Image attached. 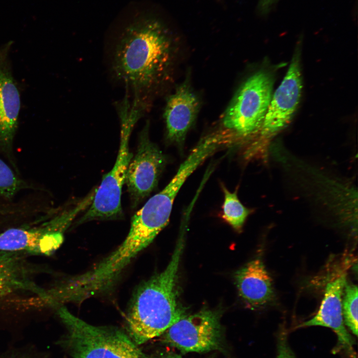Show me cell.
<instances>
[{
  "label": "cell",
  "instance_id": "3957f363",
  "mask_svg": "<svg viewBox=\"0 0 358 358\" xmlns=\"http://www.w3.org/2000/svg\"><path fill=\"white\" fill-rule=\"evenodd\" d=\"M120 119V145L116 161L111 170L103 176L95 189L93 200L78 224L93 220L119 219L123 216L121 206L122 189L127 169L133 157L129 150V139L132 129L141 114L131 108L126 100L118 104Z\"/></svg>",
  "mask_w": 358,
  "mask_h": 358
},
{
  "label": "cell",
  "instance_id": "7a4b0ae2",
  "mask_svg": "<svg viewBox=\"0 0 358 358\" xmlns=\"http://www.w3.org/2000/svg\"><path fill=\"white\" fill-rule=\"evenodd\" d=\"M183 244L180 237L166 268L141 283L132 295L126 320L129 336L137 345L164 333L185 315L178 304L176 292Z\"/></svg>",
  "mask_w": 358,
  "mask_h": 358
},
{
  "label": "cell",
  "instance_id": "5b68a950",
  "mask_svg": "<svg viewBox=\"0 0 358 358\" xmlns=\"http://www.w3.org/2000/svg\"><path fill=\"white\" fill-rule=\"evenodd\" d=\"M273 84L271 76L265 71L249 78L225 112L224 127L243 137L259 133L272 97Z\"/></svg>",
  "mask_w": 358,
  "mask_h": 358
},
{
  "label": "cell",
  "instance_id": "2e32d148",
  "mask_svg": "<svg viewBox=\"0 0 358 358\" xmlns=\"http://www.w3.org/2000/svg\"><path fill=\"white\" fill-rule=\"evenodd\" d=\"M342 298V313L345 325L358 335V287L346 282Z\"/></svg>",
  "mask_w": 358,
  "mask_h": 358
},
{
  "label": "cell",
  "instance_id": "d6986e66",
  "mask_svg": "<svg viewBox=\"0 0 358 358\" xmlns=\"http://www.w3.org/2000/svg\"><path fill=\"white\" fill-rule=\"evenodd\" d=\"M276 0H260L259 8L263 13H267Z\"/></svg>",
  "mask_w": 358,
  "mask_h": 358
},
{
  "label": "cell",
  "instance_id": "5bb4252c",
  "mask_svg": "<svg viewBox=\"0 0 358 358\" xmlns=\"http://www.w3.org/2000/svg\"><path fill=\"white\" fill-rule=\"evenodd\" d=\"M19 255V252L0 251V298L20 291L38 295L44 290L32 281Z\"/></svg>",
  "mask_w": 358,
  "mask_h": 358
},
{
  "label": "cell",
  "instance_id": "9a60e30c",
  "mask_svg": "<svg viewBox=\"0 0 358 358\" xmlns=\"http://www.w3.org/2000/svg\"><path fill=\"white\" fill-rule=\"evenodd\" d=\"M224 194L223 205V218L236 230H240L251 210L241 202L237 192H230L222 185Z\"/></svg>",
  "mask_w": 358,
  "mask_h": 358
},
{
  "label": "cell",
  "instance_id": "7c38bea8",
  "mask_svg": "<svg viewBox=\"0 0 358 358\" xmlns=\"http://www.w3.org/2000/svg\"><path fill=\"white\" fill-rule=\"evenodd\" d=\"M346 274L327 283L324 296L316 314L299 327L320 326L332 329L337 334L340 349L352 350L354 340L345 327L342 313V296Z\"/></svg>",
  "mask_w": 358,
  "mask_h": 358
},
{
  "label": "cell",
  "instance_id": "4fadbf2b",
  "mask_svg": "<svg viewBox=\"0 0 358 358\" xmlns=\"http://www.w3.org/2000/svg\"><path fill=\"white\" fill-rule=\"evenodd\" d=\"M235 280L239 295L251 308L262 307L274 299L271 277L259 258L236 271Z\"/></svg>",
  "mask_w": 358,
  "mask_h": 358
},
{
  "label": "cell",
  "instance_id": "277c9868",
  "mask_svg": "<svg viewBox=\"0 0 358 358\" xmlns=\"http://www.w3.org/2000/svg\"><path fill=\"white\" fill-rule=\"evenodd\" d=\"M58 314L68 332L73 358H151L118 328L90 324L60 306Z\"/></svg>",
  "mask_w": 358,
  "mask_h": 358
},
{
  "label": "cell",
  "instance_id": "ba28073f",
  "mask_svg": "<svg viewBox=\"0 0 358 358\" xmlns=\"http://www.w3.org/2000/svg\"><path fill=\"white\" fill-rule=\"evenodd\" d=\"M164 333L168 343L185 353L218 350L222 342L219 315L208 309L184 316Z\"/></svg>",
  "mask_w": 358,
  "mask_h": 358
},
{
  "label": "cell",
  "instance_id": "8992f818",
  "mask_svg": "<svg viewBox=\"0 0 358 358\" xmlns=\"http://www.w3.org/2000/svg\"><path fill=\"white\" fill-rule=\"evenodd\" d=\"M299 55L293 57L280 85L272 97L259 132L249 153L266 158L270 141L289 123L299 104L302 88Z\"/></svg>",
  "mask_w": 358,
  "mask_h": 358
},
{
  "label": "cell",
  "instance_id": "ac0fdd59",
  "mask_svg": "<svg viewBox=\"0 0 358 358\" xmlns=\"http://www.w3.org/2000/svg\"><path fill=\"white\" fill-rule=\"evenodd\" d=\"M276 358H296L290 349L286 337V334H280L278 341Z\"/></svg>",
  "mask_w": 358,
  "mask_h": 358
},
{
  "label": "cell",
  "instance_id": "30bf717a",
  "mask_svg": "<svg viewBox=\"0 0 358 358\" xmlns=\"http://www.w3.org/2000/svg\"><path fill=\"white\" fill-rule=\"evenodd\" d=\"M12 42L0 46V149L10 157L18 128L21 98L9 58Z\"/></svg>",
  "mask_w": 358,
  "mask_h": 358
},
{
  "label": "cell",
  "instance_id": "6da1fadb",
  "mask_svg": "<svg viewBox=\"0 0 358 358\" xmlns=\"http://www.w3.org/2000/svg\"><path fill=\"white\" fill-rule=\"evenodd\" d=\"M171 36L156 20H138L125 29L112 53V76L132 92V103L144 110L148 96L170 76L176 54Z\"/></svg>",
  "mask_w": 358,
  "mask_h": 358
},
{
  "label": "cell",
  "instance_id": "ffe728a7",
  "mask_svg": "<svg viewBox=\"0 0 358 358\" xmlns=\"http://www.w3.org/2000/svg\"><path fill=\"white\" fill-rule=\"evenodd\" d=\"M7 211V208L5 207H2L0 206V216L4 215L6 214Z\"/></svg>",
  "mask_w": 358,
  "mask_h": 358
},
{
  "label": "cell",
  "instance_id": "e0dca14e",
  "mask_svg": "<svg viewBox=\"0 0 358 358\" xmlns=\"http://www.w3.org/2000/svg\"><path fill=\"white\" fill-rule=\"evenodd\" d=\"M27 187V184L0 159V196L11 199L20 190Z\"/></svg>",
  "mask_w": 358,
  "mask_h": 358
},
{
  "label": "cell",
  "instance_id": "9c48e42d",
  "mask_svg": "<svg viewBox=\"0 0 358 358\" xmlns=\"http://www.w3.org/2000/svg\"><path fill=\"white\" fill-rule=\"evenodd\" d=\"M149 123L139 135L137 150L129 164L125 180L132 207L137 205L156 187L167 163L166 156L150 139Z\"/></svg>",
  "mask_w": 358,
  "mask_h": 358
},
{
  "label": "cell",
  "instance_id": "52a82bcc",
  "mask_svg": "<svg viewBox=\"0 0 358 358\" xmlns=\"http://www.w3.org/2000/svg\"><path fill=\"white\" fill-rule=\"evenodd\" d=\"M81 212L76 205L40 226L7 229L0 233V251L50 255L59 247L64 231Z\"/></svg>",
  "mask_w": 358,
  "mask_h": 358
},
{
  "label": "cell",
  "instance_id": "44dd1931",
  "mask_svg": "<svg viewBox=\"0 0 358 358\" xmlns=\"http://www.w3.org/2000/svg\"><path fill=\"white\" fill-rule=\"evenodd\" d=\"M166 358H182L180 355L176 354H171L167 356Z\"/></svg>",
  "mask_w": 358,
  "mask_h": 358
},
{
  "label": "cell",
  "instance_id": "8fae6325",
  "mask_svg": "<svg viewBox=\"0 0 358 358\" xmlns=\"http://www.w3.org/2000/svg\"><path fill=\"white\" fill-rule=\"evenodd\" d=\"M199 104L197 95L187 81L177 87L168 98L164 117L167 139L170 142L182 144L196 119Z\"/></svg>",
  "mask_w": 358,
  "mask_h": 358
}]
</instances>
